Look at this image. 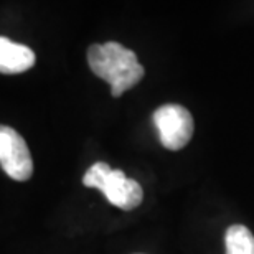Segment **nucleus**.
Wrapping results in <instances>:
<instances>
[{"mask_svg":"<svg viewBox=\"0 0 254 254\" xmlns=\"http://www.w3.org/2000/svg\"><path fill=\"white\" fill-rule=\"evenodd\" d=\"M88 63L98 78L111 84L114 98L123 96L144 78V66L137 62V55L121 43L108 42L91 45L88 50Z\"/></svg>","mask_w":254,"mask_h":254,"instance_id":"obj_1","label":"nucleus"},{"mask_svg":"<svg viewBox=\"0 0 254 254\" xmlns=\"http://www.w3.org/2000/svg\"><path fill=\"white\" fill-rule=\"evenodd\" d=\"M83 185L98 189L108 198L111 205L121 210H134L142 203L144 191L135 180L127 179L123 170L111 169L104 162H96L83 177Z\"/></svg>","mask_w":254,"mask_h":254,"instance_id":"obj_2","label":"nucleus"},{"mask_svg":"<svg viewBox=\"0 0 254 254\" xmlns=\"http://www.w3.org/2000/svg\"><path fill=\"white\" fill-rule=\"evenodd\" d=\"M160 144L169 150H180L193 135V118L184 106L165 104L154 113Z\"/></svg>","mask_w":254,"mask_h":254,"instance_id":"obj_3","label":"nucleus"},{"mask_svg":"<svg viewBox=\"0 0 254 254\" xmlns=\"http://www.w3.org/2000/svg\"><path fill=\"white\" fill-rule=\"evenodd\" d=\"M0 165L10 179L17 182H27L33 174L27 142L8 126H0Z\"/></svg>","mask_w":254,"mask_h":254,"instance_id":"obj_4","label":"nucleus"},{"mask_svg":"<svg viewBox=\"0 0 254 254\" xmlns=\"http://www.w3.org/2000/svg\"><path fill=\"white\" fill-rule=\"evenodd\" d=\"M35 64V53L22 43H15L7 37H0V73H25Z\"/></svg>","mask_w":254,"mask_h":254,"instance_id":"obj_5","label":"nucleus"},{"mask_svg":"<svg viewBox=\"0 0 254 254\" xmlns=\"http://www.w3.org/2000/svg\"><path fill=\"white\" fill-rule=\"evenodd\" d=\"M226 254H254V236L243 225L228 228L225 236Z\"/></svg>","mask_w":254,"mask_h":254,"instance_id":"obj_6","label":"nucleus"}]
</instances>
